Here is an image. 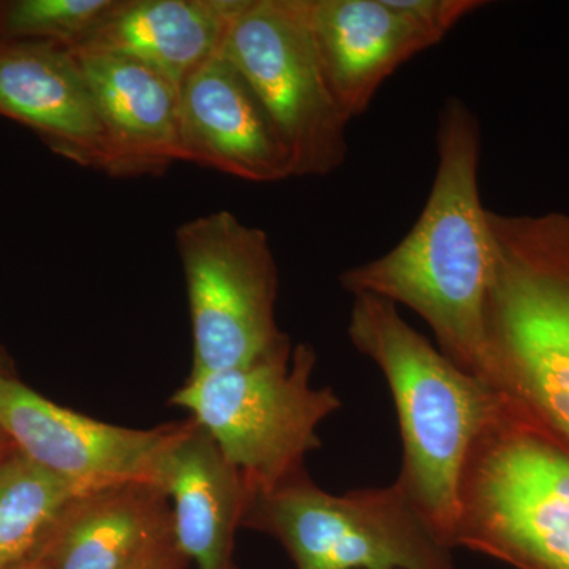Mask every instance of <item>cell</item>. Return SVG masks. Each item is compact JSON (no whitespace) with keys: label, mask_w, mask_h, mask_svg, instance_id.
Masks as SVG:
<instances>
[{"label":"cell","mask_w":569,"mask_h":569,"mask_svg":"<svg viewBox=\"0 0 569 569\" xmlns=\"http://www.w3.org/2000/svg\"><path fill=\"white\" fill-rule=\"evenodd\" d=\"M179 156L242 181L293 178L290 153L268 111L222 51L179 89Z\"/></svg>","instance_id":"30bf717a"},{"label":"cell","mask_w":569,"mask_h":569,"mask_svg":"<svg viewBox=\"0 0 569 569\" xmlns=\"http://www.w3.org/2000/svg\"><path fill=\"white\" fill-rule=\"evenodd\" d=\"M0 116L56 156L102 171V123L77 54L48 41H0Z\"/></svg>","instance_id":"8fae6325"},{"label":"cell","mask_w":569,"mask_h":569,"mask_svg":"<svg viewBox=\"0 0 569 569\" xmlns=\"http://www.w3.org/2000/svg\"><path fill=\"white\" fill-rule=\"evenodd\" d=\"M116 0H0V41H48L74 48Z\"/></svg>","instance_id":"ac0fdd59"},{"label":"cell","mask_w":569,"mask_h":569,"mask_svg":"<svg viewBox=\"0 0 569 569\" xmlns=\"http://www.w3.org/2000/svg\"><path fill=\"white\" fill-rule=\"evenodd\" d=\"M0 373H6V376H17L13 359L10 358V355L7 353L6 348L2 347H0Z\"/></svg>","instance_id":"44dd1931"},{"label":"cell","mask_w":569,"mask_h":569,"mask_svg":"<svg viewBox=\"0 0 569 569\" xmlns=\"http://www.w3.org/2000/svg\"><path fill=\"white\" fill-rule=\"evenodd\" d=\"M193 335L190 376L249 365L290 340L277 325L279 268L268 234L230 211L176 230Z\"/></svg>","instance_id":"52a82bcc"},{"label":"cell","mask_w":569,"mask_h":569,"mask_svg":"<svg viewBox=\"0 0 569 569\" xmlns=\"http://www.w3.org/2000/svg\"><path fill=\"white\" fill-rule=\"evenodd\" d=\"M348 337L395 399L403 456L396 481L452 548L468 455L505 395L449 361L387 299L355 296Z\"/></svg>","instance_id":"7a4b0ae2"},{"label":"cell","mask_w":569,"mask_h":569,"mask_svg":"<svg viewBox=\"0 0 569 569\" xmlns=\"http://www.w3.org/2000/svg\"><path fill=\"white\" fill-rule=\"evenodd\" d=\"M481 144L477 112L448 97L438 114L436 178L417 222L389 252L343 271L340 287L413 310L449 361L490 385L485 310L493 236L479 190Z\"/></svg>","instance_id":"6da1fadb"},{"label":"cell","mask_w":569,"mask_h":569,"mask_svg":"<svg viewBox=\"0 0 569 569\" xmlns=\"http://www.w3.org/2000/svg\"><path fill=\"white\" fill-rule=\"evenodd\" d=\"M247 0H116L73 51L123 56L181 89L222 51Z\"/></svg>","instance_id":"9a60e30c"},{"label":"cell","mask_w":569,"mask_h":569,"mask_svg":"<svg viewBox=\"0 0 569 569\" xmlns=\"http://www.w3.org/2000/svg\"><path fill=\"white\" fill-rule=\"evenodd\" d=\"M171 533L170 501L159 486L112 482L73 498L43 565L50 569H132Z\"/></svg>","instance_id":"2e32d148"},{"label":"cell","mask_w":569,"mask_h":569,"mask_svg":"<svg viewBox=\"0 0 569 569\" xmlns=\"http://www.w3.org/2000/svg\"><path fill=\"white\" fill-rule=\"evenodd\" d=\"M13 449L0 459V569L43 565L63 512L84 490Z\"/></svg>","instance_id":"e0dca14e"},{"label":"cell","mask_w":569,"mask_h":569,"mask_svg":"<svg viewBox=\"0 0 569 569\" xmlns=\"http://www.w3.org/2000/svg\"><path fill=\"white\" fill-rule=\"evenodd\" d=\"M242 529L274 538L296 569H458L397 481L335 496L305 470L250 493Z\"/></svg>","instance_id":"8992f818"},{"label":"cell","mask_w":569,"mask_h":569,"mask_svg":"<svg viewBox=\"0 0 569 569\" xmlns=\"http://www.w3.org/2000/svg\"><path fill=\"white\" fill-rule=\"evenodd\" d=\"M316 366L313 347L290 339L249 365L187 377L170 406L189 411L261 492L306 470L321 448L318 427L342 407L335 389L310 383Z\"/></svg>","instance_id":"5b68a950"},{"label":"cell","mask_w":569,"mask_h":569,"mask_svg":"<svg viewBox=\"0 0 569 569\" xmlns=\"http://www.w3.org/2000/svg\"><path fill=\"white\" fill-rule=\"evenodd\" d=\"M33 569H50V568L44 567V565H40V567L33 568Z\"/></svg>","instance_id":"cb8c5ba5"},{"label":"cell","mask_w":569,"mask_h":569,"mask_svg":"<svg viewBox=\"0 0 569 569\" xmlns=\"http://www.w3.org/2000/svg\"><path fill=\"white\" fill-rule=\"evenodd\" d=\"M489 380L569 452V213L489 211Z\"/></svg>","instance_id":"3957f363"},{"label":"cell","mask_w":569,"mask_h":569,"mask_svg":"<svg viewBox=\"0 0 569 569\" xmlns=\"http://www.w3.org/2000/svg\"><path fill=\"white\" fill-rule=\"evenodd\" d=\"M73 52L102 123V173L118 179L160 176L181 162L178 86L123 56Z\"/></svg>","instance_id":"5bb4252c"},{"label":"cell","mask_w":569,"mask_h":569,"mask_svg":"<svg viewBox=\"0 0 569 569\" xmlns=\"http://www.w3.org/2000/svg\"><path fill=\"white\" fill-rule=\"evenodd\" d=\"M190 563L178 546H176L173 533L168 535L156 546L132 569H189Z\"/></svg>","instance_id":"ffe728a7"},{"label":"cell","mask_w":569,"mask_h":569,"mask_svg":"<svg viewBox=\"0 0 569 569\" xmlns=\"http://www.w3.org/2000/svg\"><path fill=\"white\" fill-rule=\"evenodd\" d=\"M222 52L261 100L293 178L328 176L347 159V116L318 61L305 0H247Z\"/></svg>","instance_id":"ba28073f"},{"label":"cell","mask_w":569,"mask_h":569,"mask_svg":"<svg viewBox=\"0 0 569 569\" xmlns=\"http://www.w3.org/2000/svg\"><path fill=\"white\" fill-rule=\"evenodd\" d=\"M13 443H11L9 437L0 430V459L6 458V456L13 451Z\"/></svg>","instance_id":"7402d4cb"},{"label":"cell","mask_w":569,"mask_h":569,"mask_svg":"<svg viewBox=\"0 0 569 569\" xmlns=\"http://www.w3.org/2000/svg\"><path fill=\"white\" fill-rule=\"evenodd\" d=\"M227 569H241V568H239L238 565H236L233 561V563H231L230 567H228Z\"/></svg>","instance_id":"603a6c76"},{"label":"cell","mask_w":569,"mask_h":569,"mask_svg":"<svg viewBox=\"0 0 569 569\" xmlns=\"http://www.w3.org/2000/svg\"><path fill=\"white\" fill-rule=\"evenodd\" d=\"M153 482L170 501L174 542L190 567H230L252 492L241 471L192 418L181 421L163 449Z\"/></svg>","instance_id":"7c38bea8"},{"label":"cell","mask_w":569,"mask_h":569,"mask_svg":"<svg viewBox=\"0 0 569 569\" xmlns=\"http://www.w3.org/2000/svg\"><path fill=\"white\" fill-rule=\"evenodd\" d=\"M181 421L152 429L110 425L52 402L0 373V430L33 463L82 488L153 482L163 449Z\"/></svg>","instance_id":"9c48e42d"},{"label":"cell","mask_w":569,"mask_h":569,"mask_svg":"<svg viewBox=\"0 0 569 569\" xmlns=\"http://www.w3.org/2000/svg\"><path fill=\"white\" fill-rule=\"evenodd\" d=\"M452 548L569 569V452L507 396L468 455Z\"/></svg>","instance_id":"277c9868"},{"label":"cell","mask_w":569,"mask_h":569,"mask_svg":"<svg viewBox=\"0 0 569 569\" xmlns=\"http://www.w3.org/2000/svg\"><path fill=\"white\" fill-rule=\"evenodd\" d=\"M391 3L425 29L437 43L463 18L486 6V2L479 0H391Z\"/></svg>","instance_id":"d6986e66"},{"label":"cell","mask_w":569,"mask_h":569,"mask_svg":"<svg viewBox=\"0 0 569 569\" xmlns=\"http://www.w3.org/2000/svg\"><path fill=\"white\" fill-rule=\"evenodd\" d=\"M305 11L329 91L350 122L403 63L438 44L391 0H305Z\"/></svg>","instance_id":"4fadbf2b"}]
</instances>
